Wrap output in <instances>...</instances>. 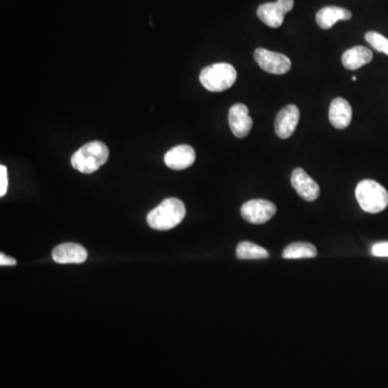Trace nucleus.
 Here are the masks:
<instances>
[{"label": "nucleus", "instance_id": "ddd939ff", "mask_svg": "<svg viewBox=\"0 0 388 388\" xmlns=\"http://www.w3.org/2000/svg\"><path fill=\"white\" fill-rule=\"evenodd\" d=\"M353 112L350 103L342 97L333 99L329 108V121L335 129H344L350 125Z\"/></svg>", "mask_w": 388, "mask_h": 388}, {"label": "nucleus", "instance_id": "423d86ee", "mask_svg": "<svg viewBox=\"0 0 388 388\" xmlns=\"http://www.w3.org/2000/svg\"><path fill=\"white\" fill-rule=\"evenodd\" d=\"M242 217L249 224H262L271 220L276 214V206L267 200H251L241 208Z\"/></svg>", "mask_w": 388, "mask_h": 388}, {"label": "nucleus", "instance_id": "f257e3e1", "mask_svg": "<svg viewBox=\"0 0 388 388\" xmlns=\"http://www.w3.org/2000/svg\"><path fill=\"white\" fill-rule=\"evenodd\" d=\"M185 213L187 211L183 201L176 198H165L160 205L148 214L147 222L150 228L157 231H168L181 224Z\"/></svg>", "mask_w": 388, "mask_h": 388}, {"label": "nucleus", "instance_id": "1a4fd4ad", "mask_svg": "<svg viewBox=\"0 0 388 388\" xmlns=\"http://www.w3.org/2000/svg\"><path fill=\"white\" fill-rule=\"evenodd\" d=\"M300 120V112L296 105H288L277 114L275 119V133L282 140L289 138L297 129Z\"/></svg>", "mask_w": 388, "mask_h": 388}, {"label": "nucleus", "instance_id": "f3484780", "mask_svg": "<svg viewBox=\"0 0 388 388\" xmlns=\"http://www.w3.org/2000/svg\"><path fill=\"white\" fill-rule=\"evenodd\" d=\"M236 256L242 260H254L269 258V253L267 249L251 242H242L236 248Z\"/></svg>", "mask_w": 388, "mask_h": 388}, {"label": "nucleus", "instance_id": "20e7f679", "mask_svg": "<svg viewBox=\"0 0 388 388\" xmlns=\"http://www.w3.org/2000/svg\"><path fill=\"white\" fill-rule=\"evenodd\" d=\"M237 74L231 64L216 63L202 69L200 81L206 90L211 92H224L235 83Z\"/></svg>", "mask_w": 388, "mask_h": 388}, {"label": "nucleus", "instance_id": "7ed1b4c3", "mask_svg": "<svg viewBox=\"0 0 388 388\" xmlns=\"http://www.w3.org/2000/svg\"><path fill=\"white\" fill-rule=\"evenodd\" d=\"M355 194L358 204L365 213L378 214L387 207V190L376 181L371 179L361 181L356 187Z\"/></svg>", "mask_w": 388, "mask_h": 388}, {"label": "nucleus", "instance_id": "aec40b11", "mask_svg": "<svg viewBox=\"0 0 388 388\" xmlns=\"http://www.w3.org/2000/svg\"><path fill=\"white\" fill-rule=\"evenodd\" d=\"M372 255L376 257H388V243H378L373 245Z\"/></svg>", "mask_w": 388, "mask_h": 388}, {"label": "nucleus", "instance_id": "2eb2a0df", "mask_svg": "<svg viewBox=\"0 0 388 388\" xmlns=\"http://www.w3.org/2000/svg\"><path fill=\"white\" fill-rule=\"evenodd\" d=\"M373 59L371 50L363 46H356L348 49L343 53L342 64L348 70H356L370 63Z\"/></svg>", "mask_w": 388, "mask_h": 388}, {"label": "nucleus", "instance_id": "f03ea898", "mask_svg": "<svg viewBox=\"0 0 388 388\" xmlns=\"http://www.w3.org/2000/svg\"><path fill=\"white\" fill-rule=\"evenodd\" d=\"M109 149L102 142H88L71 157V165L82 174H92L108 161Z\"/></svg>", "mask_w": 388, "mask_h": 388}, {"label": "nucleus", "instance_id": "39448f33", "mask_svg": "<svg viewBox=\"0 0 388 388\" xmlns=\"http://www.w3.org/2000/svg\"><path fill=\"white\" fill-rule=\"evenodd\" d=\"M254 57L260 68L269 74L285 75L292 68L289 57L282 53L270 51L267 49H256Z\"/></svg>", "mask_w": 388, "mask_h": 388}, {"label": "nucleus", "instance_id": "f8f14e48", "mask_svg": "<svg viewBox=\"0 0 388 388\" xmlns=\"http://www.w3.org/2000/svg\"><path fill=\"white\" fill-rule=\"evenodd\" d=\"M52 258L60 264L83 263L88 259V251L78 244L65 243L53 249Z\"/></svg>", "mask_w": 388, "mask_h": 388}, {"label": "nucleus", "instance_id": "dca6fc26", "mask_svg": "<svg viewBox=\"0 0 388 388\" xmlns=\"http://www.w3.org/2000/svg\"><path fill=\"white\" fill-rule=\"evenodd\" d=\"M318 256V249L310 243L290 244L283 251V258L285 259H301L314 258Z\"/></svg>", "mask_w": 388, "mask_h": 388}, {"label": "nucleus", "instance_id": "6ab92c4d", "mask_svg": "<svg viewBox=\"0 0 388 388\" xmlns=\"http://www.w3.org/2000/svg\"><path fill=\"white\" fill-rule=\"evenodd\" d=\"M8 190V172L5 165L0 166V196H5Z\"/></svg>", "mask_w": 388, "mask_h": 388}, {"label": "nucleus", "instance_id": "6e6552de", "mask_svg": "<svg viewBox=\"0 0 388 388\" xmlns=\"http://www.w3.org/2000/svg\"><path fill=\"white\" fill-rule=\"evenodd\" d=\"M229 125L235 138H246L253 129V119L249 116V110L246 105L239 103L230 108Z\"/></svg>", "mask_w": 388, "mask_h": 388}, {"label": "nucleus", "instance_id": "9b49d317", "mask_svg": "<svg viewBox=\"0 0 388 388\" xmlns=\"http://www.w3.org/2000/svg\"><path fill=\"white\" fill-rule=\"evenodd\" d=\"M196 159V151L189 145L176 146L168 150L164 155L165 164L174 170H183L190 168Z\"/></svg>", "mask_w": 388, "mask_h": 388}, {"label": "nucleus", "instance_id": "9d476101", "mask_svg": "<svg viewBox=\"0 0 388 388\" xmlns=\"http://www.w3.org/2000/svg\"><path fill=\"white\" fill-rule=\"evenodd\" d=\"M292 185L298 194L307 202L318 200L320 196V185L302 168H296L292 172Z\"/></svg>", "mask_w": 388, "mask_h": 388}, {"label": "nucleus", "instance_id": "4be33fe9", "mask_svg": "<svg viewBox=\"0 0 388 388\" xmlns=\"http://www.w3.org/2000/svg\"><path fill=\"white\" fill-rule=\"evenodd\" d=\"M352 80H353L354 82L357 81V78H356V76H353L352 77Z\"/></svg>", "mask_w": 388, "mask_h": 388}, {"label": "nucleus", "instance_id": "0eeeda50", "mask_svg": "<svg viewBox=\"0 0 388 388\" xmlns=\"http://www.w3.org/2000/svg\"><path fill=\"white\" fill-rule=\"evenodd\" d=\"M294 5V0H277L275 3H263L260 5L257 14L266 25L272 28H277L282 25L285 14L290 12Z\"/></svg>", "mask_w": 388, "mask_h": 388}, {"label": "nucleus", "instance_id": "4468645a", "mask_svg": "<svg viewBox=\"0 0 388 388\" xmlns=\"http://www.w3.org/2000/svg\"><path fill=\"white\" fill-rule=\"evenodd\" d=\"M352 16L353 14L348 9L329 5L318 11L316 14V23L322 29H329L339 21H348Z\"/></svg>", "mask_w": 388, "mask_h": 388}, {"label": "nucleus", "instance_id": "a211bd4d", "mask_svg": "<svg viewBox=\"0 0 388 388\" xmlns=\"http://www.w3.org/2000/svg\"><path fill=\"white\" fill-rule=\"evenodd\" d=\"M365 38L373 49H376V51L388 55V39L383 35L376 31H368L365 34Z\"/></svg>", "mask_w": 388, "mask_h": 388}, {"label": "nucleus", "instance_id": "412c9836", "mask_svg": "<svg viewBox=\"0 0 388 388\" xmlns=\"http://www.w3.org/2000/svg\"><path fill=\"white\" fill-rule=\"evenodd\" d=\"M16 260L11 257L5 256V254L0 255V266L8 267V266H16Z\"/></svg>", "mask_w": 388, "mask_h": 388}]
</instances>
